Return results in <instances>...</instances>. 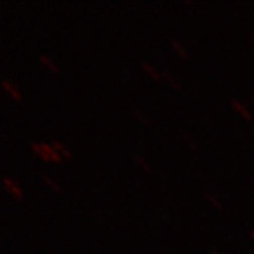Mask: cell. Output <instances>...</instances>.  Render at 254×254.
Listing matches in <instances>:
<instances>
[{"mask_svg":"<svg viewBox=\"0 0 254 254\" xmlns=\"http://www.w3.org/2000/svg\"><path fill=\"white\" fill-rule=\"evenodd\" d=\"M141 69H145V72H147V74L150 76L152 79H155L157 83H163V72L159 71L157 67H154V65H150L148 62H145V60H143V62H141Z\"/></svg>","mask_w":254,"mask_h":254,"instance_id":"8992f818","label":"cell"},{"mask_svg":"<svg viewBox=\"0 0 254 254\" xmlns=\"http://www.w3.org/2000/svg\"><path fill=\"white\" fill-rule=\"evenodd\" d=\"M131 111H132V115H134L138 120H141L143 124H148V119H147V117H145V115H143L141 111H138V110H136V108H131Z\"/></svg>","mask_w":254,"mask_h":254,"instance_id":"5bb4252c","label":"cell"},{"mask_svg":"<svg viewBox=\"0 0 254 254\" xmlns=\"http://www.w3.org/2000/svg\"><path fill=\"white\" fill-rule=\"evenodd\" d=\"M41 179H43V182L46 184V186L50 187V189H53V190H55V192H59V194H60V192H62V189H60V187L57 186V184L53 182V180L50 179V177H48L46 173H43V175H41Z\"/></svg>","mask_w":254,"mask_h":254,"instance_id":"7c38bea8","label":"cell"},{"mask_svg":"<svg viewBox=\"0 0 254 254\" xmlns=\"http://www.w3.org/2000/svg\"><path fill=\"white\" fill-rule=\"evenodd\" d=\"M203 198H205L206 201L210 203V205H214V208H215L217 212H221V210H222L221 201H219L217 196H215V194H212V192H206V190H205V192H203Z\"/></svg>","mask_w":254,"mask_h":254,"instance_id":"30bf717a","label":"cell"},{"mask_svg":"<svg viewBox=\"0 0 254 254\" xmlns=\"http://www.w3.org/2000/svg\"><path fill=\"white\" fill-rule=\"evenodd\" d=\"M52 145H53V148L57 150V154L60 155V159H67V161H71V157H72L71 152L64 147L62 143H60V141H52Z\"/></svg>","mask_w":254,"mask_h":254,"instance_id":"ba28073f","label":"cell"},{"mask_svg":"<svg viewBox=\"0 0 254 254\" xmlns=\"http://www.w3.org/2000/svg\"><path fill=\"white\" fill-rule=\"evenodd\" d=\"M168 44H170V48L173 50L177 55L180 57V59H189V52H187V48L184 46V43H180L179 39H175V37H170L168 39Z\"/></svg>","mask_w":254,"mask_h":254,"instance_id":"277c9868","label":"cell"},{"mask_svg":"<svg viewBox=\"0 0 254 254\" xmlns=\"http://www.w3.org/2000/svg\"><path fill=\"white\" fill-rule=\"evenodd\" d=\"M39 62L43 64L44 67H46V71H50L52 74H59V67H57L55 64L52 62V59H50L48 55H43V53H41V55H39Z\"/></svg>","mask_w":254,"mask_h":254,"instance_id":"52a82bcc","label":"cell"},{"mask_svg":"<svg viewBox=\"0 0 254 254\" xmlns=\"http://www.w3.org/2000/svg\"><path fill=\"white\" fill-rule=\"evenodd\" d=\"M210 254H222V253H219V251H215V249H214V251H212Z\"/></svg>","mask_w":254,"mask_h":254,"instance_id":"2e32d148","label":"cell"},{"mask_svg":"<svg viewBox=\"0 0 254 254\" xmlns=\"http://www.w3.org/2000/svg\"><path fill=\"white\" fill-rule=\"evenodd\" d=\"M32 152L39 159L46 161V163H60V161H62L60 155L57 154V150L53 148L52 143H44V141L32 143Z\"/></svg>","mask_w":254,"mask_h":254,"instance_id":"6da1fadb","label":"cell"},{"mask_svg":"<svg viewBox=\"0 0 254 254\" xmlns=\"http://www.w3.org/2000/svg\"><path fill=\"white\" fill-rule=\"evenodd\" d=\"M180 138H184V139H186V143H187V145H189V147L190 148H192V150H199V147H198V145H196V143H194V139H192V136H189V132H186V131H180Z\"/></svg>","mask_w":254,"mask_h":254,"instance_id":"4fadbf2b","label":"cell"},{"mask_svg":"<svg viewBox=\"0 0 254 254\" xmlns=\"http://www.w3.org/2000/svg\"><path fill=\"white\" fill-rule=\"evenodd\" d=\"M132 159H134V163L138 164V166L141 168V170L145 171V173L152 175V168H150V164H148L147 161H145V159L141 157V155H139V154H134V155H132Z\"/></svg>","mask_w":254,"mask_h":254,"instance_id":"9c48e42d","label":"cell"},{"mask_svg":"<svg viewBox=\"0 0 254 254\" xmlns=\"http://www.w3.org/2000/svg\"><path fill=\"white\" fill-rule=\"evenodd\" d=\"M231 106H233V110L237 111L238 115L242 117L244 120H247V122H251V120H253V113H251V111L247 110V106L240 99L233 97V99H231Z\"/></svg>","mask_w":254,"mask_h":254,"instance_id":"3957f363","label":"cell"},{"mask_svg":"<svg viewBox=\"0 0 254 254\" xmlns=\"http://www.w3.org/2000/svg\"><path fill=\"white\" fill-rule=\"evenodd\" d=\"M249 235H251V238L254 240V230H251V233H249Z\"/></svg>","mask_w":254,"mask_h":254,"instance_id":"9a60e30c","label":"cell"},{"mask_svg":"<svg viewBox=\"0 0 254 254\" xmlns=\"http://www.w3.org/2000/svg\"><path fill=\"white\" fill-rule=\"evenodd\" d=\"M0 85H2V88H4L5 92H7L11 99H14V101H18V103H20V101H21V94H20V90L16 88L14 83H11V81H9L7 78H2Z\"/></svg>","mask_w":254,"mask_h":254,"instance_id":"5b68a950","label":"cell"},{"mask_svg":"<svg viewBox=\"0 0 254 254\" xmlns=\"http://www.w3.org/2000/svg\"><path fill=\"white\" fill-rule=\"evenodd\" d=\"M2 184H4L5 190H7L9 194H11L14 199H18V201H21V199H23V192H21L20 187L16 186L14 180H11L9 177H2Z\"/></svg>","mask_w":254,"mask_h":254,"instance_id":"7a4b0ae2","label":"cell"},{"mask_svg":"<svg viewBox=\"0 0 254 254\" xmlns=\"http://www.w3.org/2000/svg\"><path fill=\"white\" fill-rule=\"evenodd\" d=\"M163 83L170 85V87H171V88H175V90H182V87H180L179 81H177V79H175L171 74H168L166 71H163Z\"/></svg>","mask_w":254,"mask_h":254,"instance_id":"8fae6325","label":"cell"}]
</instances>
